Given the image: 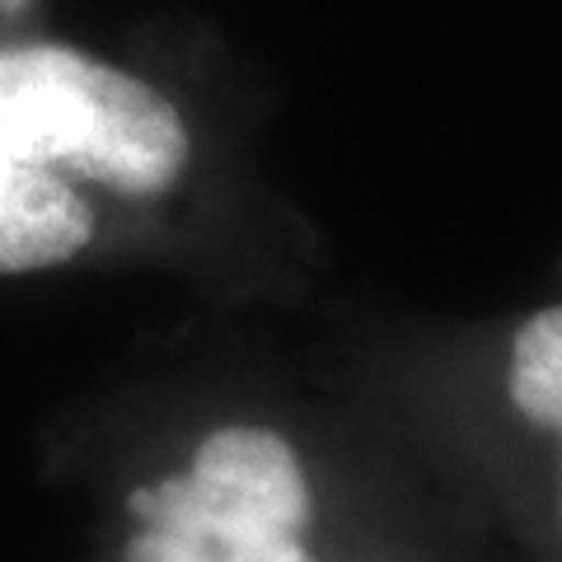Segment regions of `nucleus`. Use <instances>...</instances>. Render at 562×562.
<instances>
[{
	"label": "nucleus",
	"mask_w": 562,
	"mask_h": 562,
	"mask_svg": "<svg viewBox=\"0 0 562 562\" xmlns=\"http://www.w3.org/2000/svg\"><path fill=\"white\" fill-rule=\"evenodd\" d=\"M0 140L127 198L188 169V127L155 85L57 43L0 47Z\"/></svg>",
	"instance_id": "obj_1"
},
{
	"label": "nucleus",
	"mask_w": 562,
	"mask_h": 562,
	"mask_svg": "<svg viewBox=\"0 0 562 562\" xmlns=\"http://www.w3.org/2000/svg\"><path fill=\"white\" fill-rule=\"evenodd\" d=\"M94 239V211L66 173L0 140V272H38Z\"/></svg>",
	"instance_id": "obj_2"
},
{
	"label": "nucleus",
	"mask_w": 562,
	"mask_h": 562,
	"mask_svg": "<svg viewBox=\"0 0 562 562\" xmlns=\"http://www.w3.org/2000/svg\"><path fill=\"white\" fill-rule=\"evenodd\" d=\"M506 390L525 422L562 436V305H549L520 324L506 366Z\"/></svg>",
	"instance_id": "obj_3"
},
{
	"label": "nucleus",
	"mask_w": 562,
	"mask_h": 562,
	"mask_svg": "<svg viewBox=\"0 0 562 562\" xmlns=\"http://www.w3.org/2000/svg\"><path fill=\"white\" fill-rule=\"evenodd\" d=\"M0 5H5V10H20V5H24V0H0Z\"/></svg>",
	"instance_id": "obj_4"
}]
</instances>
